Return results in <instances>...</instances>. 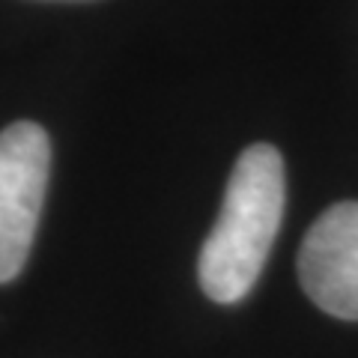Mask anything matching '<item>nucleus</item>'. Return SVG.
<instances>
[{"label":"nucleus","mask_w":358,"mask_h":358,"mask_svg":"<svg viewBox=\"0 0 358 358\" xmlns=\"http://www.w3.org/2000/svg\"><path fill=\"white\" fill-rule=\"evenodd\" d=\"M299 281L320 310L358 320V200L329 206L299 251Z\"/></svg>","instance_id":"obj_3"},{"label":"nucleus","mask_w":358,"mask_h":358,"mask_svg":"<svg viewBox=\"0 0 358 358\" xmlns=\"http://www.w3.org/2000/svg\"><path fill=\"white\" fill-rule=\"evenodd\" d=\"M284 159L268 143H254L233 164L221 215L197 260L203 293L218 305H236L251 293L284 218Z\"/></svg>","instance_id":"obj_1"},{"label":"nucleus","mask_w":358,"mask_h":358,"mask_svg":"<svg viewBox=\"0 0 358 358\" xmlns=\"http://www.w3.org/2000/svg\"><path fill=\"white\" fill-rule=\"evenodd\" d=\"M48 171L51 143L42 126L15 122L0 131V284H9L27 263Z\"/></svg>","instance_id":"obj_2"}]
</instances>
